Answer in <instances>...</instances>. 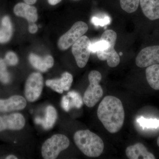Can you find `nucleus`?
<instances>
[{"mask_svg":"<svg viewBox=\"0 0 159 159\" xmlns=\"http://www.w3.org/2000/svg\"><path fill=\"white\" fill-rule=\"evenodd\" d=\"M98 119L109 132L115 134L122 128L125 111L121 100L114 96L104 97L97 110Z\"/></svg>","mask_w":159,"mask_h":159,"instance_id":"nucleus-1","label":"nucleus"},{"mask_svg":"<svg viewBox=\"0 0 159 159\" xmlns=\"http://www.w3.org/2000/svg\"><path fill=\"white\" fill-rule=\"evenodd\" d=\"M74 141L83 153L90 157H97L102 153L104 143L97 134L89 129L77 131L74 134Z\"/></svg>","mask_w":159,"mask_h":159,"instance_id":"nucleus-2","label":"nucleus"},{"mask_svg":"<svg viewBox=\"0 0 159 159\" xmlns=\"http://www.w3.org/2000/svg\"><path fill=\"white\" fill-rule=\"evenodd\" d=\"M88 78L90 84L84 92L83 101L88 107H93L98 103L103 95V90L99 84L102 75L99 71L93 70L89 74Z\"/></svg>","mask_w":159,"mask_h":159,"instance_id":"nucleus-3","label":"nucleus"},{"mask_svg":"<svg viewBox=\"0 0 159 159\" xmlns=\"http://www.w3.org/2000/svg\"><path fill=\"white\" fill-rule=\"evenodd\" d=\"M70 144V140L65 135H54L43 144L41 149L42 155L44 159L57 158L61 151L68 148Z\"/></svg>","mask_w":159,"mask_h":159,"instance_id":"nucleus-4","label":"nucleus"},{"mask_svg":"<svg viewBox=\"0 0 159 159\" xmlns=\"http://www.w3.org/2000/svg\"><path fill=\"white\" fill-rule=\"evenodd\" d=\"M102 36L108 40L110 45L104 51H97V57L100 60H106L110 67H116L119 65L120 61L119 55L115 49L117 37L116 33L112 30H107L102 33Z\"/></svg>","mask_w":159,"mask_h":159,"instance_id":"nucleus-5","label":"nucleus"},{"mask_svg":"<svg viewBox=\"0 0 159 159\" xmlns=\"http://www.w3.org/2000/svg\"><path fill=\"white\" fill-rule=\"evenodd\" d=\"M89 29L88 25L84 22L77 21L65 34L58 40V48L62 51L67 50L82 36Z\"/></svg>","mask_w":159,"mask_h":159,"instance_id":"nucleus-6","label":"nucleus"},{"mask_svg":"<svg viewBox=\"0 0 159 159\" xmlns=\"http://www.w3.org/2000/svg\"><path fill=\"white\" fill-rule=\"evenodd\" d=\"M90 40L86 35H83L72 45V52L77 65L80 68L86 65L91 53Z\"/></svg>","mask_w":159,"mask_h":159,"instance_id":"nucleus-7","label":"nucleus"},{"mask_svg":"<svg viewBox=\"0 0 159 159\" xmlns=\"http://www.w3.org/2000/svg\"><path fill=\"white\" fill-rule=\"evenodd\" d=\"M43 78L38 72L29 75L25 85V95L26 99L30 102H33L39 98L42 93Z\"/></svg>","mask_w":159,"mask_h":159,"instance_id":"nucleus-8","label":"nucleus"},{"mask_svg":"<svg viewBox=\"0 0 159 159\" xmlns=\"http://www.w3.org/2000/svg\"><path fill=\"white\" fill-rule=\"evenodd\" d=\"M136 64L140 68L159 64V46H151L142 49L137 55Z\"/></svg>","mask_w":159,"mask_h":159,"instance_id":"nucleus-9","label":"nucleus"},{"mask_svg":"<svg viewBox=\"0 0 159 159\" xmlns=\"http://www.w3.org/2000/svg\"><path fill=\"white\" fill-rule=\"evenodd\" d=\"M25 124V117L19 113L0 116V132L6 130H20L24 128Z\"/></svg>","mask_w":159,"mask_h":159,"instance_id":"nucleus-10","label":"nucleus"},{"mask_svg":"<svg viewBox=\"0 0 159 159\" xmlns=\"http://www.w3.org/2000/svg\"><path fill=\"white\" fill-rule=\"evenodd\" d=\"M27 101L19 95L11 96L7 99H0V112H9L25 108Z\"/></svg>","mask_w":159,"mask_h":159,"instance_id":"nucleus-11","label":"nucleus"},{"mask_svg":"<svg viewBox=\"0 0 159 159\" xmlns=\"http://www.w3.org/2000/svg\"><path fill=\"white\" fill-rule=\"evenodd\" d=\"M73 81L72 74L68 72H65L60 78L48 80L46 84L53 90L59 93L62 94L64 91H68L70 88Z\"/></svg>","mask_w":159,"mask_h":159,"instance_id":"nucleus-12","label":"nucleus"},{"mask_svg":"<svg viewBox=\"0 0 159 159\" xmlns=\"http://www.w3.org/2000/svg\"><path fill=\"white\" fill-rule=\"evenodd\" d=\"M15 14L25 18L30 23H34L38 19L37 9L34 6L25 3H19L15 6Z\"/></svg>","mask_w":159,"mask_h":159,"instance_id":"nucleus-13","label":"nucleus"},{"mask_svg":"<svg viewBox=\"0 0 159 159\" xmlns=\"http://www.w3.org/2000/svg\"><path fill=\"white\" fill-rule=\"evenodd\" d=\"M126 156L129 159H155L153 154L147 150L145 145L141 143L128 146L125 150Z\"/></svg>","mask_w":159,"mask_h":159,"instance_id":"nucleus-14","label":"nucleus"},{"mask_svg":"<svg viewBox=\"0 0 159 159\" xmlns=\"http://www.w3.org/2000/svg\"><path fill=\"white\" fill-rule=\"evenodd\" d=\"M29 59L32 66L41 72H46L54 66V58L51 55H48L42 57L37 54L31 53Z\"/></svg>","mask_w":159,"mask_h":159,"instance_id":"nucleus-15","label":"nucleus"},{"mask_svg":"<svg viewBox=\"0 0 159 159\" xmlns=\"http://www.w3.org/2000/svg\"><path fill=\"white\" fill-rule=\"evenodd\" d=\"M143 13L151 20L159 19V0H140Z\"/></svg>","mask_w":159,"mask_h":159,"instance_id":"nucleus-16","label":"nucleus"},{"mask_svg":"<svg viewBox=\"0 0 159 159\" xmlns=\"http://www.w3.org/2000/svg\"><path fill=\"white\" fill-rule=\"evenodd\" d=\"M57 119V112L56 109L52 106L47 107L45 110L44 118L38 117L34 119V122L37 124L41 125L45 129H50L54 126Z\"/></svg>","mask_w":159,"mask_h":159,"instance_id":"nucleus-17","label":"nucleus"},{"mask_svg":"<svg viewBox=\"0 0 159 159\" xmlns=\"http://www.w3.org/2000/svg\"><path fill=\"white\" fill-rule=\"evenodd\" d=\"M13 33V27L10 18L4 16L0 27V43H5L11 39Z\"/></svg>","mask_w":159,"mask_h":159,"instance_id":"nucleus-18","label":"nucleus"},{"mask_svg":"<svg viewBox=\"0 0 159 159\" xmlns=\"http://www.w3.org/2000/svg\"><path fill=\"white\" fill-rule=\"evenodd\" d=\"M145 74L151 87L156 90H159V64L147 67Z\"/></svg>","mask_w":159,"mask_h":159,"instance_id":"nucleus-19","label":"nucleus"},{"mask_svg":"<svg viewBox=\"0 0 159 159\" xmlns=\"http://www.w3.org/2000/svg\"><path fill=\"white\" fill-rule=\"evenodd\" d=\"M120 6L127 13H132L137 10L140 0H120Z\"/></svg>","mask_w":159,"mask_h":159,"instance_id":"nucleus-20","label":"nucleus"},{"mask_svg":"<svg viewBox=\"0 0 159 159\" xmlns=\"http://www.w3.org/2000/svg\"><path fill=\"white\" fill-rule=\"evenodd\" d=\"M67 97L70 100V109L72 107L80 108L83 105L82 98L80 94L75 91H70L68 93Z\"/></svg>","mask_w":159,"mask_h":159,"instance_id":"nucleus-21","label":"nucleus"},{"mask_svg":"<svg viewBox=\"0 0 159 159\" xmlns=\"http://www.w3.org/2000/svg\"><path fill=\"white\" fill-rule=\"evenodd\" d=\"M7 64L5 60L0 58V82L7 84L11 80L10 74L7 71Z\"/></svg>","mask_w":159,"mask_h":159,"instance_id":"nucleus-22","label":"nucleus"},{"mask_svg":"<svg viewBox=\"0 0 159 159\" xmlns=\"http://www.w3.org/2000/svg\"><path fill=\"white\" fill-rule=\"evenodd\" d=\"M109 45L110 43L108 40L101 36V38L99 41L91 44V52L95 53L98 51H104L108 48Z\"/></svg>","mask_w":159,"mask_h":159,"instance_id":"nucleus-23","label":"nucleus"},{"mask_svg":"<svg viewBox=\"0 0 159 159\" xmlns=\"http://www.w3.org/2000/svg\"><path fill=\"white\" fill-rule=\"evenodd\" d=\"M143 127L149 128H156L159 126V120L156 119H146L142 117L138 120Z\"/></svg>","mask_w":159,"mask_h":159,"instance_id":"nucleus-24","label":"nucleus"},{"mask_svg":"<svg viewBox=\"0 0 159 159\" xmlns=\"http://www.w3.org/2000/svg\"><path fill=\"white\" fill-rule=\"evenodd\" d=\"M4 60L7 65L10 66H16L18 63V58L17 55L12 51L7 52Z\"/></svg>","mask_w":159,"mask_h":159,"instance_id":"nucleus-25","label":"nucleus"},{"mask_svg":"<svg viewBox=\"0 0 159 159\" xmlns=\"http://www.w3.org/2000/svg\"><path fill=\"white\" fill-rule=\"evenodd\" d=\"M92 22L95 26H100L101 27L109 25L110 24V18L108 16H105L103 18H99L93 16L92 19Z\"/></svg>","mask_w":159,"mask_h":159,"instance_id":"nucleus-26","label":"nucleus"},{"mask_svg":"<svg viewBox=\"0 0 159 159\" xmlns=\"http://www.w3.org/2000/svg\"><path fill=\"white\" fill-rule=\"evenodd\" d=\"M61 106L62 108L66 111H69L70 109V100L67 96L63 97L61 101Z\"/></svg>","mask_w":159,"mask_h":159,"instance_id":"nucleus-27","label":"nucleus"},{"mask_svg":"<svg viewBox=\"0 0 159 159\" xmlns=\"http://www.w3.org/2000/svg\"><path fill=\"white\" fill-rule=\"evenodd\" d=\"M32 24L30 25L29 27V32L31 34H34L36 33L38 31V26L36 24L34 23H31Z\"/></svg>","mask_w":159,"mask_h":159,"instance_id":"nucleus-28","label":"nucleus"},{"mask_svg":"<svg viewBox=\"0 0 159 159\" xmlns=\"http://www.w3.org/2000/svg\"><path fill=\"white\" fill-rule=\"evenodd\" d=\"M61 0H48L49 4L51 6H55L61 2Z\"/></svg>","mask_w":159,"mask_h":159,"instance_id":"nucleus-29","label":"nucleus"},{"mask_svg":"<svg viewBox=\"0 0 159 159\" xmlns=\"http://www.w3.org/2000/svg\"><path fill=\"white\" fill-rule=\"evenodd\" d=\"M24 1L26 4L31 5L35 4L37 0H24Z\"/></svg>","mask_w":159,"mask_h":159,"instance_id":"nucleus-30","label":"nucleus"},{"mask_svg":"<svg viewBox=\"0 0 159 159\" xmlns=\"http://www.w3.org/2000/svg\"><path fill=\"white\" fill-rule=\"evenodd\" d=\"M6 159H17V157L13 155H9L6 157Z\"/></svg>","mask_w":159,"mask_h":159,"instance_id":"nucleus-31","label":"nucleus"},{"mask_svg":"<svg viewBox=\"0 0 159 159\" xmlns=\"http://www.w3.org/2000/svg\"><path fill=\"white\" fill-rule=\"evenodd\" d=\"M157 144L158 146L159 147V136L157 140Z\"/></svg>","mask_w":159,"mask_h":159,"instance_id":"nucleus-32","label":"nucleus"},{"mask_svg":"<svg viewBox=\"0 0 159 159\" xmlns=\"http://www.w3.org/2000/svg\"><path fill=\"white\" fill-rule=\"evenodd\" d=\"M119 55H120V56H122V52H120V53H119Z\"/></svg>","mask_w":159,"mask_h":159,"instance_id":"nucleus-33","label":"nucleus"}]
</instances>
